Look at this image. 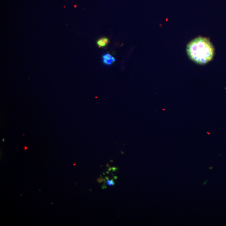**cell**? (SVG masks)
<instances>
[{
  "label": "cell",
  "instance_id": "52a82bcc",
  "mask_svg": "<svg viewBox=\"0 0 226 226\" xmlns=\"http://www.w3.org/2000/svg\"><path fill=\"white\" fill-rule=\"evenodd\" d=\"M75 165H76V164H74V165H74V166H75Z\"/></svg>",
  "mask_w": 226,
  "mask_h": 226
},
{
  "label": "cell",
  "instance_id": "3957f363",
  "mask_svg": "<svg viewBox=\"0 0 226 226\" xmlns=\"http://www.w3.org/2000/svg\"><path fill=\"white\" fill-rule=\"evenodd\" d=\"M109 40L108 38L103 37L98 39L96 44L99 48H104L109 44Z\"/></svg>",
  "mask_w": 226,
  "mask_h": 226
},
{
  "label": "cell",
  "instance_id": "6da1fadb",
  "mask_svg": "<svg viewBox=\"0 0 226 226\" xmlns=\"http://www.w3.org/2000/svg\"><path fill=\"white\" fill-rule=\"evenodd\" d=\"M186 51L191 60L201 65L211 61L215 53L214 48L210 39L201 36L190 41L187 45Z\"/></svg>",
  "mask_w": 226,
  "mask_h": 226
},
{
  "label": "cell",
  "instance_id": "5b68a950",
  "mask_svg": "<svg viewBox=\"0 0 226 226\" xmlns=\"http://www.w3.org/2000/svg\"><path fill=\"white\" fill-rule=\"evenodd\" d=\"M103 180L102 179L100 178H98V183H101L102 181H103Z\"/></svg>",
  "mask_w": 226,
  "mask_h": 226
},
{
  "label": "cell",
  "instance_id": "7a4b0ae2",
  "mask_svg": "<svg viewBox=\"0 0 226 226\" xmlns=\"http://www.w3.org/2000/svg\"><path fill=\"white\" fill-rule=\"evenodd\" d=\"M115 61L114 57L109 54H104L103 56V63L107 65H110Z\"/></svg>",
  "mask_w": 226,
  "mask_h": 226
},
{
  "label": "cell",
  "instance_id": "8992f818",
  "mask_svg": "<svg viewBox=\"0 0 226 226\" xmlns=\"http://www.w3.org/2000/svg\"><path fill=\"white\" fill-rule=\"evenodd\" d=\"M27 147L25 146L24 147V150H25V151H26V150H27Z\"/></svg>",
  "mask_w": 226,
  "mask_h": 226
},
{
  "label": "cell",
  "instance_id": "277c9868",
  "mask_svg": "<svg viewBox=\"0 0 226 226\" xmlns=\"http://www.w3.org/2000/svg\"><path fill=\"white\" fill-rule=\"evenodd\" d=\"M107 184L109 186H112L115 184V183L113 181V180H108L107 182Z\"/></svg>",
  "mask_w": 226,
  "mask_h": 226
}]
</instances>
